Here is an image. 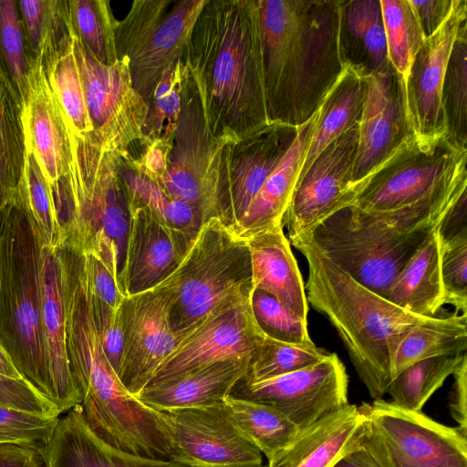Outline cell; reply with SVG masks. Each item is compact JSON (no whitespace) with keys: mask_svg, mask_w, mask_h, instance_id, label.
I'll return each mask as SVG.
<instances>
[{"mask_svg":"<svg viewBox=\"0 0 467 467\" xmlns=\"http://www.w3.org/2000/svg\"><path fill=\"white\" fill-rule=\"evenodd\" d=\"M257 10L268 122L299 127L346 68L339 0H257Z\"/></svg>","mask_w":467,"mask_h":467,"instance_id":"6da1fadb","label":"cell"},{"mask_svg":"<svg viewBox=\"0 0 467 467\" xmlns=\"http://www.w3.org/2000/svg\"><path fill=\"white\" fill-rule=\"evenodd\" d=\"M182 60L198 85L208 128L220 142L267 125L257 0H208Z\"/></svg>","mask_w":467,"mask_h":467,"instance_id":"7a4b0ae2","label":"cell"},{"mask_svg":"<svg viewBox=\"0 0 467 467\" xmlns=\"http://www.w3.org/2000/svg\"><path fill=\"white\" fill-rule=\"evenodd\" d=\"M308 264L307 302L337 329L353 366L374 400L392 380L391 356L412 327L430 320L406 311L350 277L306 240L289 242Z\"/></svg>","mask_w":467,"mask_h":467,"instance_id":"3957f363","label":"cell"},{"mask_svg":"<svg viewBox=\"0 0 467 467\" xmlns=\"http://www.w3.org/2000/svg\"><path fill=\"white\" fill-rule=\"evenodd\" d=\"M57 208L62 225L61 244L99 256L121 292L131 213L119 171V154L92 134L78 138L71 130L68 169Z\"/></svg>","mask_w":467,"mask_h":467,"instance_id":"277c9868","label":"cell"},{"mask_svg":"<svg viewBox=\"0 0 467 467\" xmlns=\"http://www.w3.org/2000/svg\"><path fill=\"white\" fill-rule=\"evenodd\" d=\"M467 150L442 136L429 146L416 138L376 170L349 205L400 229L437 224L467 191Z\"/></svg>","mask_w":467,"mask_h":467,"instance_id":"5b68a950","label":"cell"},{"mask_svg":"<svg viewBox=\"0 0 467 467\" xmlns=\"http://www.w3.org/2000/svg\"><path fill=\"white\" fill-rule=\"evenodd\" d=\"M41 249L21 206H6L0 213V344L23 379L54 405L42 330Z\"/></svg>","mask_w":467,"mask_h":467,"instance_id":"8992f818","label":"cell"},{"mask_svg":"<svg viewBox=\"0 0 467 467\" xmlns=\"http://www.w3.org/2000/svg\"><path fill=\"white\" fill-rule=\"evenodd\" d=\"M151 289L162 298L171 329L192 333L213 315L251 301L254 283L246 240L221 220L210 219L180 265Z\"/></svg>","mask_w":467,"mask_h":467,"instance_id":"52a82bcc","label":"cell"},{"mask_svg":"<svg viewBox=\"0 0 467 467\" xmlns=\"http://www.w3.org/2000/svg\"><path fill=\"white\" fill-rule=\"evenodd\" d=\"M438 223L400 229L347 205L297 238L306 240L355 281L385 297Z\"/></svg>","mask_w":467,"mask_h":467,"instance_id":"ba28073f","label":"cell"},{"mask_svg":"<svg viewBox=\"0 0 467 467\" xmlns=\"http://www.w3.org/2000/svg\"><path fill=\"white\" fill-rule=\"evenodd\" d=\"M358 407L359 450L372 467H467V437L457 427L383 399Z\"/></svg>","mask_w":467,"mask_h":467,"instance_id":"9c48e42d","label":"cell"},{"mask_svg":"<svg viewBox=\"0 0 467 467\" xmlns=\"http://www.w3.org/2000/svg\"><path fill=\"white\" fill-rule=\"evenodd\" d=\"M208 0H135L115 30L118 60L128 65L133 89L148 105L165 70L182 57Z\"/></svg>","mask_w":467,"mask_h":467,"instance_id":"30bf717a","label":"cell"},{"mask_svg":"<svg viewBox=\"0 0 467 467\" xmlns=\"http://www.w3.org/2000/svg\"><path fill=\"white\" fill-rule=\"evenodd\" d=\"M181 107L168 166L155 182L169 197L185 202L205 222L219 218L217 161L222 142L211 133L198 85L182 60Z\"/></svg>","mask_w":467,"mask_h":467,"instance_id":"8fae6325","label":"cell"},{"mask_svg":"<svg viewBox=\"0 0 467 467\" xmlns=\"http://www.w3.org/2000/svg\"><path fill=\"white\" fill-rule=\"evenodd\" d=\"M70 26L91 134L107 149L125 155L142 137L148 106L132 88L128 65L121 60L99 63Z\"/></svg>","mask_w":467,"mask_h":467,"instance_id":"7c38bea8","label":"cell"},{"mask_svg":"<svg viewBox=\"0 0 467 467\" xmlns=\"http://www.w3.org/2000/svg\"><path fill=\"white\" fill-rule=\"evenodd\" d=\"M298 129L268 123L221 144L216 171L219 218L234 233L252 201L295 141Z\"/></svg>","mask_w":467,"mask_h":467,"instance_id":"4fadbf2b","label":"cell"},{"mask_svg":"<svg viewBox=\"0 0 467 467\" xmlns=\"http://www.w3.org/2000/svg\"><path fill=\"white\" fill-rule=\"evenodd\" d=\"M159 411V410H158ZM171 461L189 467H262L261 451L236 425L223 401L161 410Z\"/></svg>","mask_w":467,"mask_h":467,"instance_id":"5bb4252c","label":"cell"},{"mask_svg":"<svg viewBox=\"0 0 467 467\" xmlns=\"http://www.w3.org/2000/svg\"><path fill=\"white\" fill-rule=\"evenodd\" d=\"M348 376L336 353L310 367L258 382L240 379L230 395L269 406L300 430L348 404Z\"/></svg>","mask_w":467,"mask_h":467,"instance_id":"9a60e30c","label":"cell"},{"mask_svg":"<svg viewBox=\"0 0 467 467\" xmlns=\"http://www.w3.org/2000/svg\"><path fill=\"white\" fill-rule=\"evenodd\" d=\"M364 81V104L358 124V140L352 171L354 195L376 170L415 138L408 113L405 82L391 64Z\"/></svg>","mask_w":467,"mask_h":467,"instance_id":"2e32d148","label":"cell"},{"mask_svg":"<svg viewBox=\"0 0 467 467\" xmlns=\"http://www.w3.org/2000/svg\"><path fill=\"white\" fill-rule=\"evenodd\" d=\"M358 140L356 125L326 147L298 180L282 218L289 242L350 204Z\"/></svg>","mask_w":467,"mask_h":467,"instance_id":"e0dca14e","label":"cell"},{"mask_svg":"<svg viewBox=\"0 0 467 467\" xmlns=\"http://www.w3.org/2000/svg\"><path fill=\"white\" fill-rule=\"evenodd\" d=\"M467 21V1L454 0L443 24L427 37L415 55L405 82L406 100L414 136L429 146L446 133L441 94L445 70L461 26Z\"/></svg>","mask_w":467,"mask_h":467,"instance_id":"ac0fdd59","label":"cell"},{"mask_svg":"<svg viewBox=\"0 0 467 467\" xmlns=\"http://www.w3.org/2000/svg\"><path fill=\"white\" fill-rule=\"evenodd\" d=\"M22 124L26 150L35 157L57 201L68 169L71 128L48 81L40 53L29 57Z\"/></svg>","mask_w":467,"mask_h":467,"instance_id":"d6986e66","label":"cell"},{"mask_svg":"<svg viewBox=\"0 0 467 467\" xmlns=\"http://www.w3.org/2000/svg\"><path fill=\"white\" fill-rule=\"evenodd\" d=\"M120 311L124 348L118 378L130 393L137 396L190 334L171 329L166 306L152 289L125 296Z\"/></svg>","mask_w":467,"mask_h":467,"instance_id":"ffe728a7","label":"cell"},{"mask_svg":"<svg viewBox=\"0 0 467 467\" xmlns=\"http://www.w3.org/2000/svg\"><path fill=\"white\" fill-rule=\"evenodd\" d=\"M264 337L254 319L251 301L220 311L177 346L147 386L218 361H250Z\"/></svg>","mask_w":467,"mask_h":467,"instance_id":"44dd1931","label":"cell"},{"mask_svg":"<svg viewBox=\"0 0 467 467\" xmlns=\"http://www.w3.org/2000/svg\"><path fill=\"white\" fill-rule=\"evenodd\" d=\"M121 292L124 296L150 290L180 265L195 237L170 228L142 208L130 204Z\"/></svg>","mask_w":467,"mask_h":467,"instance_id":"7402d4cb","label":"cell"},{"mask_svg":"<svg viewBox=\"0 0 467 467\" xmlns=\"http://www.w3.org/2000/svg\"><path fill=\"white\" fill-rule=\"evenodd\" d=\"M365 422L359 407L348 403L302 429L267 467H334L359 447Z\"/></svg>","mask_w":467,"mask_h":467,"instance_id":"603a6c76","label":"cell"},{"mask_svg":"<svg viewBox=\"0 0 467 467\" xmlns=\"http://www.w3.org/2000/svg\"><path fill=\"white\" fill-rule=\"evenodd\" d=\"M42 330L54 393V406L61 414L82 402L71 373L67 351L60 270L57 248L41 249Z\"/></svg>","mask_w":467,"mask_h":467,"instance_id":"cb8c5ba5","label":"cell"},{"mask_svg":"<svg viewBox=\"0 0 467 467\" xmlns=\"http://www.w3.org/2000/svg\"><path fill=\"white\" fill-rule=\"evenodd\" d=\"M44 452L47 467H189L110 446L89 429L81 405L59 418Z\"/></svg>","mask_w":467,"mask_h":467,"instance_id":"d4e9b609","label":"cell"},{"mask_svg":"<svg viewBox=\"0 0 467 467\" xmlns=\"http://www.w3.org/2000/svg\"><path fill=\"white\" fill-rule=\"evenodd\" d=\"M249 360H223L146 386L136 397L155 410L212 405L230 395L247 373Z\"/></svg>","mask_w":467,"mask_h":467,"instance_id":"484cf974","label":"cell"},{"mask_svg":"<svg viewBox=\"0 0 467 467\" xmlns=\"http://www.w3.org/2000/svg\"><path fill=\"white\" fill-rule=\"evenodd\" d=\"M282 224L258 232L246 242L250 250L254 290H263L307 320L308 302L302 275Z\"/></svg>","mask_w":467,"mask_h":467,"instance_id":"4316f807","label":"cell"},{"mask_svg":"<svg viewBox=\"0 0 467 467\" xmlns=\"http://www.w3.org/2000/svg\"><path fill=\"white\" fill-rule=\"evenodd\" d=\"M338 45L343 65L363 78L389 64L380 0H339Z\"/></svg>","mask_w":467,"mask_h":467,"instance_id":"83f0119b","label":"cell"},{"mask_svg":"<svg viewBox=\"0 0 467 467\" xmlns=\"http://www.w3.org/2000/svg\"><path fill=\"white\" fill-rule=\"evenodd\" d=\"M317 117L318 110L299 126L297 136L290 149L252 201L235 231L237 235L246 239L265 229L282 224V218L297 183Z\"/></svg>","mask_w":467,"mask_h":467,"instance_id":"f1b7e54d","label":"cell"},{"mask_svg":"<svg viewBox=\"0 0 467 467\" xmlns=\"http://www.w3.org/2000/svg\"><path fill=\"white\" fill-rule=\"evenodd\" d=\"M58 21L43 40L37 53L42 55L48 81L67 117L73 134L84 138L91 134L93 129L74 53L67 1H64Z\"/></svg>","mask_w":467,"mask_h":467,"instance_id":"f546056e","label":"cell"},{"mask_svg":"<svg viewBox=\"0 0 467 467\" xmlns=\"http://www.w3.org/2000/svg\"><path fill=\"white\" fill-rule=\"evenodd\" d=\"M436 227L404 265L385 296L395 306L422 317L436 316L444 305Z\"/></svg>","mask_w":467,"mask_h":467,"instance_id":"4dcf8cb0","label":"cell"},{"mask_svg":"<svg viewBox=\"0 0 467 467\" xmlns=\"http://www.w3.org/2000/svg\"><path fill=\"white\" fill-rule=\"evenodd\" d=\"M364 97V78L346 67L318 109L317 124L306 152L298 180L326 147L358 124Z\"/></svg>","mask_w":467,"mask_h":467,"instance_id":"1f68e13d","label":"cell"},{"mask_svg":"<svg viewBox=\"0 0 467 467\" xmlns=\"http://www.w3.org/2000/svg\"><path fill=\"white\" fill-rule=\"evenodd\" d=\"M467 349V314L434 316L410 327L391 356V377L410 365L429 358L461 355Z\"/></svg>","mask_w":467,"mask_h":467,"instance_id":"d6a6232c","label":"cell"},{"mask_svg":"<svg viewBox=\"0 0 467 467\" xmlns=\"http://www.w3.org/2000/svg\"><path fill=\"white\" fill-rule=\"evenodd\" d=\"M26 155L21 98L0 62V190L16 202Z\"/></svg>","mask_w":467,"mask_h":467,"instance_id":"836d02e7","label":"cell"},{"mask_svg":"<svg viewBox=\"0 0 467 467\" xmlns=\"http://www.w3.org/2000/svg\"><path fill=\"white\" fill-rule=\"evenodd\" d=\"M119 171L129 192L130 204L142 208L162 224L195 237L206 223L197 210L169 197L121 155Z\"/></svg>","mask_w":467,"mask_h":467,"instance_id":"e575fe53","label":"cell"},{"mask_svg":"<svg viewBox=\"0 0 467 467\" xmlns=\"http://www.w3.org/2000/svg\"><path fill=\"white\" fill-rule=\"evenodd\" d=\"M16 202L32 223L41 247H59L62 225L55 196L35 157L27 150L17 187Z\"/></svg>","mask_w":467,"mask_h":467,"instance_id":"d590c367","label":"cell"},{"mask_svg":"<svg viewBox=\"0 0 467 467\" xmlns=\"http://www.w3.org/2000/svg\"><path fill=\"white\" fill-rule=\"evenodd\" d=\"M245 437L270 460L301 431L275 409L231 395L224 399Z\"/></svg>","mask_w":467,"mask_h":467,"instance_id":"8d00e7d4","label":"cell"},{"mask_svg":"<svg viewBox=\"0 0 467 467\" xmlns=\"http://www.w3.org/2000/svg\"><path fill=\"white\" fill-rule=\"evenodd\" d=\"M467 21L460 27L447 63L441 103L446 138L467 150Z\"/></svg>","mask_w":467,"mask_h":467,"instance_id":"74e56055","label":"cell"},{"mask_svg":"<svg viewBox=\"0 0 467 467\" xmlns=\"http://www.w3.org/2000/svg\"><path fill=\"white\" fill-rule=\"evenodd\" d=\"M465 354L429 358L410 365L392 379L386 394L394 404L420 411L453 374Z\"/></svg>","mask_w":467,"mask_h":467,"instance_id":"f35d334b","label":"cell"},{"mask_svg":"<svg viewBox=\"0 0 467 467\" xmlns=\"http://www.w3.org/2000/svg\"><path fill=\"white\" fill-rule=\"evenodd\" d=\"M68 17L83 47L99 63L118 61L115 30L118 20L107 0H68Z\"/></svg>","mask_w":467,"mask_h":467,"instance_id":"ab89813d","label":"cell"},{"mask_svg":"<svg viewBox=\"0 0 467 467\" xmlns=\"http://www.w3.org/2000/svg\"><path fill=\"white\" fill-rule=\"evenodd\" d=\"M380 5L389 61L406 82L426 38L410 0H380Z\"/></svg>","mask_w":467,"mask_h":467,"instance_id":"60d3db41","label":"cell"},{"mask_svg":"<svg viewBox=\"0 0 467 467\" xmlns=\"http://www.w3.org/2000/svg\"><path fill=\"white\" fill-rule=\"evenodd\" d=\"M330 352L311 344H291L265 336L254 350L245 382H258L294 372L326 358Z\"/></svg>","mask_w":467,"mask_h":467,"instance_id":"b9f144b4","label":"cell"},{"mask_svg":"<svg viewBox=\"0 0 467 467\" xmlns=\"http://www.w3.org/2000/svg\"><path fill=\"white\" fill-rule=\"evenodd\" d=\"M182 65L174 61L163 73L148 103L140 142L148 145L161 138L171 139L181 107Z\"/></svg>","mask_w":467,"mask_h":467,"instance_id":"7bdbcfd3","label":"cell"},{"mask_svg":"<svg viewBox=\"0 0 467 467\" xmlns=\"http://www.w3.org/2000/svg\"><path fill=\"white\" fill-rule=\"evenodd\" d=\"M251 306L265 336L291 344L313 343L308 334L307 320L298 317L274 296L254 289Z\"/></svg>","mask_w":467,"mask_h":467,"instance_id":"ee69618b","label":"cell"},{"mask_svg":"<svg viewBox=\"0 0 467 467\" xmlns=\"http://www.w3.org/2000/svg\"><path fill=\"white\" fill-rule=\"evenodd\" d=\"M0 42L8 74L21 98L27 89L28 61L17 2L0 1Z\"/></svg>","mask_w":467,"mask_h":467,"instance_id":"f6af8a7d","label":"cell"},{"mask_svg":"<svg viewBox=\"0 0 467 467\" xmlns=\"http://www.w3.org/2000/svg\"><path fill=\"white\" fill-rule=\"evenodd\" d=\"M58 420L59 417L0 406V443L27 444L44 449Z\"/></svg>","mask_w":467,"mask_h":467,"instance_id":"bcb514c9","label":"cell"},{"mask_svg":"<svg viewBox=\"0 0 467 467\" xmlns=\"http://www.w3.org/2000/svg\"><path fill=\"white\" fill-rule=\"evenodd\" d=\"M440 252L444 305L467 314V237L440 246Z\"/></svg>","mask_w":467,"mask_h":467,"instance_id":"7dc6e473","label":"cell"},{"mask_svg":"<svg viewBox=\"0 0 467 467\" xmlns=\"http://www.w3.org/2000/svg\"><path fill=\"white\" fill-rule=\"evenodd\" d=\"M88 290L93 318L104 354L118 376L124 348V332L120 306L118 309L109 307L91 294L89 286Z\"/></svg>","mask_w":467,"mask_h":467,"instance_id":"c3c4849f","label":"cell"},{"mask_svg":"<svg viewBox=\"0 0 467 467\" xmlns=\"http://www.w3.org/2000/svg\"><path fill=\"white\" fill-rule=\"evenodd\" d=\"M17 5L22 14L31 55H35L45 37L57 24L61 14L63 0H20Z\"/></svg>","mask_w":467,"mask_h":467,"instance_id":"681fc988","label":"cell"},{"mask_svg":"<svg viewBox=\"0 0 467 467\" xmlns=\"http://www.w3.org/2000/svg\"><path fill=\"white\" fill-rule=\"evenodd\" d=\"M0 406L35 414L59 417L60 413L28 383L0 375Z\"/></svg>","mask_w":467,"mask_h":467,"instance_id":"f907efd6","label":"cell"},{"mask_svg":"<svg viewBox=\"0 0 467 467\" xmlns=\"http://www.w3.org/2000/svg\"><path fill=\"white\" fill-rule=\"evenodd\" d=\"M81 252L91 294L109 307L118 309L125 296L120 292L116 279L99 256L92 253Z\"/></svg>","mask_w":467,"mask_h":467,"instance_id":"816d5d0a","label":"cell"},{"mask_svg":"<svg viewBox=\"0 0 467 467\" xmlns=\"http://www.w3.org/2000/svg\"><path fill=\"white\" fill-rule=\"evenodd\" d=\"M436 231L440 246L467 237V191L446 211Z\"/></svg>","mask_w":467,"mask_h":467,"instance_id":"f5cc1de1","label":"cell"},{"mask_svg":"<svg viewBox=\"0 0 467 467\" xmlns=\"http://www.w3.org/2000/svg\"><path fill=\"white\" fill-rule=\"evenodd\" d=\"M453 385L450 395L449 410L458 424L457 429L467 437V355L453 372Z\"/></svg>","mask_w":467,"mask_h":467,"instance_id":"db71d44e","label":"cell"},{"mask_svg":"<svg viewBox=\"0 0 467 467\" xmlns=\"http://www.w3.org/2000/svg\"><path fill=\"white\" fill-rule=\"evenodd\" d=\"M425 38L433 35L450 15L454 0H410Z\"/></svg>","mask_w":467,"mask_h":467,"instance_id":"11a10c76","label":"cell"},{"mask_svg":"<svg viewBox=\"0 0 467 467\" xmlns=\"http://www.w3.org/2000/svg\"><path fill=\"white\" fill-rule=\"evenodd\" d=\"M44 449L27 444L0 443V467H47Z\"/></svg>","mask_w":467,"mask_h":467,"instance_id":"9f6ffc18","label":"cell"},{"mask_svg":"<svg viewBox=\"0 0 467 467\" xmlns=\"http://www.w3.org/2000/svg\"><path fill=\"white\" fill-rule=\"evenodd\" d=\"M0 375L14 379H23L22 376L16 369L11 357L0 344Z\"/></svg>","mask_w":467,"mask_h":467,"instance_id":"6f0895ef","label":"cell"},{"mask_svg":"<svg viewBox=\"0 0 467 467\" xmlns=\"http://www.w3.org/2000/svg\"><path fill=\"white\" fill-rule=\"evenodd\" d=\"M334 467H372L359 450V447L340 460Z\"/></svg>","mask_w":467,"mask_h":467,"instance_id":"680465c9","label":"cell"},{"mask_svg":"<svg viewBox=\"0 0 467 467\" xmlns=\"http://www.w3.org/2000/svg\"><path fill=\"white\" fill-rule=\"evenodd\" d=\"M11 203L14 202L0 190V213Z\"/></svg>","mask_w":467,"mask_h":467,"instance_id":"91938a15","label":"cell"}]
</instances>
